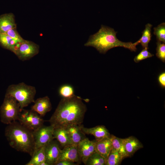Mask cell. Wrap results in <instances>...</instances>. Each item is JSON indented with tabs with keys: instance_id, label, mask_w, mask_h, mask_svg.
Listing matches in <instances>:
<instances>
[{
	"instance_id": "obj_1",
	"label": "cell",
	"mask_w": 165,
	"mask_h": 165,
	"mask_svg": "<svg viewBox=\"0 0 165 165\" xmlns=\"http://www.w3.org/2000/svg\"><path fill=\"white\" fill-rule=\"evenodd\" d=\"M87 110L81 97L62 98L49 122L54 127L82 124Z\"/></svg>"
},
{
	"instance_id": "obj_2",
	"label": "cell",
	"mask_w": 165,
	"mask_h": 165,
	"mask_svg": "<svg viewBox=\"0 0 165 165\" xmlns=\"http://www.w3.org/2000/svg\"><path fill=\"white\" fill-rule=\"evenodd\" d=\"M117 33L113 28L101 25L97 32L90 36L84 46L94 47L100 53L103 54L117 47H122L131 51H136V46L140 43L139 40L134 43L123 42L116 37Z\"/></svg>"
},
{
	"instance_id": "obj_3",
	"label": "cell",
	"mask_w": 165,
	"mask_h": 165,
	"mask_svg": "<svg viewBox=\"0 0 165 165\" xmlns=\"http://www.w3.org/2000/svg\"><path fill=\"white\" fill-rule=\"evenodd\" d=\"M5 135L11 147L32 156L35 149L32 131L15 121L8 125Z\"/></svg>"
},
{
	"instance_id": "obj_4",
	"label": "cell",
	"mask_w": 165,
	"mask_h": 165,
	"mask_svg": "<svg viewBox=\"0 0 165 165\" xmlns=\"http://www.w3.org/2000/svg\"><path fill=\"white\" fill-rule=\"evenodd\" d=\"M36 92L34 86L22 82L9 85L7 89L6 95L15 98L19 103L22 111L24 108L31 103L34 102Z\"/></svg>"
},
{
	"instance_id": "obj_5",
	"label": "cell",
	"mask_w": 165,
	"mask_h": 165,
	"mask_svg": "<svg viewBox=\"0 0 165 165\" xmlns=\"http://www.w3.org/2000/svg\"><path fill=\"white\" fill-rule=\"evenodd\" d=\"M21 112L20 105L16 100L11 96L5 95L0 109L1 122L8 125L16 121Z\"/></svg>"
},
{
	"instance_id": "obj_6",
	"label": "cell",
	"mask_w": 165,
	"mask_h": 165,
	"mask_svg": "<svg viewBox=\"0 0 165 165\" xmlns=\"http://www.w3.org/2000/svg\"><path fill=\"white\" fill-rule=\"evenodd\" d=\"M18 120L22 125L32 131L43 125L44 121L41 116L31 109L20 112Z\"/></svg>"
},
{
	"instance_id": "obj_7",
	"label": "cell",
	"mask_w": 165,
	"mask_h": 165,
	"mask_svg": "<svg viewBox=\"0 0 165 165\" xmlns=\"http://www.w3.org/2000/svg\"><path fill=\"white\" fill-rule=\"evenodd\" d=\"M54 128V127L51 125L49 126L43 125L32 131L35 144V151L45 146L53 140Z\"/></svg>"
},
{
	"instance_id": "obj_8",
	"label": "cell",
	"mask_w": 165,
	"mask_h": 165,
	"mask_svg": "<svg viewBox=\"0 0 165 165\" xmlns=\"http://www.w3.org/2000/svg\"><path fill=\"white\" fill-rule=\"evenodd\" d=\"M39 46L32 41L24 40L21 43L15 54L20 60L24 61L30 59L37 54Z\"/></svg>"
},
{
	"instance_id": "obj_9",
	"label": "cell",
	"mask_w": 165,
	"mask_h": 165,
	"mask_svg": "<svg viewBox=\"0 0 165 165\" xmlns=\"http://www.w3.org/2000/svg\"><path fill=\"white\" fill-rule=\"evenodd\" d=\"M95 141H90L86 137L78 145L80 160L85 165L89 157L96 152Z\"/></svg>"
},
{
	"instance_id": "obj_10",
	"label": "cell",
	"mask_w": 165,
	"mask_h": 165,
	"mask_svg": "<svg viewBox=\"0 0 165 165\" xmlns=\"http://www.w3.org/2000/svg\"><path fill=\"white\" fill-rule=\"evenodd\" d=\"M63 148L61 150L57 162L66 160L78 163L81 161L78 151V145L72 144Z\"/></svg>"
},
{
	"instance_id": "obj_11",
	"label": "cell",
	"mask_w": 165,
	"mask_h": 165,
	"mask_svg": "<svg viewBox=\"0 0 165 165\" xmlns=\"http://www.w3.org/2000/svg\"><path fill=\"white\" fill-rule=\"evenodd\" d=\"M44 148L46 161L50 165H54L57 161L61 150L59 145L52 140Z\"/></svg>"
},
{
	"instance_id": "obj_12",
	"label": "cell",
	"mask_w": 165,
	"mask_h": 165,
	"mask_svg": "<svg viewBox=\"0 0 165 165\" xmlns=\"http://www.w3.org/2000/svg\"><path fill=\"white\" fill-rule=\"evenodd\" d=\"M34 103L31 109L41 116H44L51 110L52 105L50 99L47 96L37 98Z\"/></svg>"
},
{
	"instance_id": "obj_13",
	"label": "cell",
	"mask_w": 165,
	"mask_h": 165,
	"mask_svg": "<svg viewBox=\"0 0 165 165\" xmlns=\"http://www.w3.org/2000/svg\"><path fill=\"white\" fill-rule=\"evenodd\" d=\"M82 131L86 134L93 135L98 141L110 137V134L106 127L103 125H98L95 127L87 128L84 127L82 124L80 125Z\"/></svg>"
},
{
	"instance_id": "obj_14",
	"label": "cell",
	"mask_w": 165,
	"mask_h": 165,
	"mask_svg": "<svg viewBox=\"0 0 165 165\" xmlns=\"http://www.w3.org/2000/svg\"><path fill=\"white\" fill-rule=\"evenodd\" d=\"M112 148V142L110 137L99 140L95 141L96 152L104 157L105 160Z\"/></svg>"
},
{
	"instance_id": "obj_15",
	"label": "cell",
	"mask_w": 165,
	"mask_h": 165,
	"mask_svg": "<svg viewBox=\"0 0 165 165\" xmlns=\"http://www.w3.org/2000/svg\"><path fill=\"white\" fill-rule=\"evenodd\" d=\"M81 124L73 125L65 127L72 144L78 145L86 138L85 134L81 130Z\"/></svg>"
},
{
	"instance_id": "obj_16",
	"label": "cell",
	"mask_w": 165,
	"mask_h": 165,
	"mask_svg": "<svg viewBox=\"0 0 165 165\" xmlns=\"http://www.w3.org/2000/svg\"><path fill=\"white\" fill-rule=\"evenodd\" d=\"M126 152L128 157L131 156L138 150L143 147L142 144L134 137L123 139Z\"/></svg>"
},
{
	"instance_id": "obj_17",
	"label": "cell",
	"mask_w": 165,
	"mask_h": 165,
	"mask_svg": "<svg viewBox=\"0 0 165 165\" xmlns=\"http://www.w3.org/2000/svg\"><path fill=\"white\" fill-rule=\"evenodd\" d=\"M16 27L13 13H6L0 16V33H6L11 29L16 28Z\"/></svg>"
},
{
	"instance_id": "obj_18",
	"label": "cell",
	"mask_w": 165,
	"mask_h": 165,
	"mask_svg": "<svg viewBox=\"0 0 165 165\" xmlns=\"http://www.w3.org/2000/svg\"><path fill=\"white\" fill-rule=\"evenodd\" d=\"M53 139H56L63 147L72 144L68 132L64 127H54L53 132Z\"/></svg>"
},
{
	"instance_id": "obj_19",
	"label": "cell",
	"mask_w": 165,
	"mask_h": 165,
	"mask_svg": "<svg viewBox=\"0 0 165 165\" xmlns=\"http://www.w3.org/2000/svg\"><path fill=\"white\" fill-rule=\"evenodd\" d=\"M19 43L12 38L6 33H0V45L3 48L15 53L19 47Z\"/></svg>"
},
{
	"instance_id": "obj_20",
	"label": "cell",
	"mask_w": 165,
	"mask_h": 165,
	"mask_svg": "<svg viewBox=\"0 0 165 165\" xmlns=\"http://www.w3.org/2000/svg\"><path fill=\"white\" fill-rule=\"evenodd\" d=\"M112 148L118 152L123 159L128 157L126 152L123 139L119 138L113 135L110 136Z\"/></svg>"
},
{
	"instance_id": "obj_21",
	"label": "cell",
	"mask_w": 165,
	"mask_h": 165,
	"mask_svg": "<svg viewBox=\"0 0 165 165\" xmlns=\"http://www.w3.org/2000/svg\"><path fill=\"white\" fill-rule=\"evenodd\" d=\"M46 161L44 146L35 150L31 156V160L26 165H40L41 163Z\"/></svg>"
},
{
	"instance_id": "obj_22",
	"label": "cell",
	"mask_w": 165,
	"mask_h": 165,
	"mask_svg": "<svg viewBox=\"0 0 165 165\" xmlns=\"http://www.w3.org/2000/svg\"><path fill=\"white\" fill-rule=\"evenodd\" d=\"M123 159L119 153L112 148L106 159L105 165H119Z\"/></svg>"
},
{
	"instance_id": "obj_23",
	"label": "cell",
	"mask_w": 165,
	"mask_h": 165,
	"mask_svg": "<svg viewBox=\"0 0 165 165\" xmlns=\"http://www.w3.org/2000/svg\"><path fill=\"white\" fill-rule=\"evenodd\" d=\"M152 25L148 23L145 26V28L142 32V35L139 39L140 43L144 48H148V44L151 40L152 35L151 33Z\"/></svg>"
},
{
	"instance_id": "obj_24",
	"label": "cell",
	"mask_w": 165,
	"mask_h": 165,
	"mask_svg": "<svg viewBox=\"0 0 165 165\" xmlns=\"http://www.w3.org/2000/svg\"><path fill=\"white\" fill-rule=\"evenodd\" d=\"M105 159L96 152H94L87 160L86 165H105Z\"/></svg>"
},
{
	"instance_id": "obj_25",
	"label": "cell",
	"mask_w": 165,
	"mask_h": 165,
	"mask_svg": "<svg viewBox=\"0 0 165 165\" xmlns=\"http://www.w3.org/2000/svg\"><path fill=\"white\" fill-rule=\"evenodd\" d=\"M58 92L59 95L62 98H68L75 95L73 87L68 84L62 85L60 87Z\"/></svg>"
},
{
	"instance_id": "obj_26",
	"label": "cell",
	"mask_w": 165,
	"mask_h": 165,
	"mask_svg": "<svg viewBox=\"0 0 165 165\" xmlns=\"http://www.w3.org/2000/svg\"><path fill=\"white\" fill-rule=\"evenodd\" d=\"M154 34L156 36L157 41L165 43V23H162L154 28Z\"/></svg>"
},
{
	"instance_id": "obj_27",
	"label": "cell",
	"mask_w": 165,
	"mask_h": 165,
	"mask_svg": "<svg viewBox=\"0 0 165 165\" xmlns=\"http://www.w3.org/2000/svg\"><path fill=\"white\" fill-rule=\"evenodd\" d=\"M156 55L157 57L163 62L165 61V44L157 41Z\"/></svg>"
},
{
	"instance_id": "obj_28",
	"label": "cell",
	"mask_w": 165,
	"mask_h": 165,
	"mask_svg": "<svg viewBox=\"0 0 165 165\" xmlns=\"http://www.w3.org/2000/svg\"><path fill=\"white\" fill-rule=\"evenodd\" d=\"M148 48H145L142 50L141 52L134 58V61L136 63H138L139 61L152 57L154 55L148 51Z\"/></svg>"
},
{
	"instance_id": "obj_29",
	"label": "cell",
	"mask_w": 165,
	"mask_h": 165,
	"mask_svg": "<svg viewBox=\"0 0 165 165\" xmlns=\"http://www.w3.org/2000/svg\"><path fill=\"white\" fill-rule=\"evenodd\" d=\"M6 33L18 42L21 43L24 40L18 32L16 28L11 29Z\"/></svg>"
},
{
	"instance_id": "obj_30",
	"label": "cell",
	"mask_w": 165,
	"mask_h": 165,
	"mask_svg": "<svg viewBox=\"0 0 165 165\" xmlns=\"http://www.w3.org/2000/svg\"><path fill=\"white\" fill-rule=\"evenodd\" d=\"M158 80L159 83L161 86L163 87H165V73L163 72L161 73L159 76Z\"/></svg>"
},
{
	"instance_id": "obj_31",
	"label": "cell",
	"mask_w": 165,
	"mask_h": 165,
	"mask_svg": "<svg viewBox=\"0 0 165 165\" xmlns=\"http://www.w3.org/2000/svg\"><path fill=\"white\" fill-rule=\"evenodd\" d=\"M77 165L74 162L71 161L63 160L56 162L54 165Z\"/></svg>"
},
{
	"instance_id": "obj_32",
	"label": "cell",
	"mask_w": 165,
	"mask_h": 165,
	"mask_svg": "<svg viewBox=\"0 0 165 165\" xmlns=\"http://www.w3.org/2000/svg\"><path fill=\"white\" fill-rule=\"evenodd\" d=\"M40 165H50L46 161H45L41 163Z\"/></svg>"
}]
</instances>
